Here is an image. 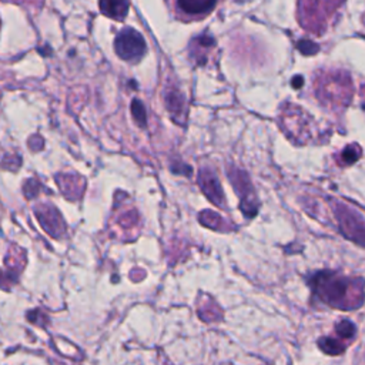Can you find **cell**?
<instances>
[{"label": "cell", "mask_w": 365, "mask_h": 365, "mask_svg": "<svg viewBox=\"0 0 365 365\" xmlns=\"http://www.w3.org/2000/svg\"><path fill=\"white\" fill-rule=\"evenodd\" d=\"M114 48L123 60L137 61L145 53V41L137 30L127 27L117 34Z\"/></svg>", "instance_id": "5b68a950"}, {"label": "cell", "mask_w": 365, "mask_h": 365, "mask_svg": "<svg viewBox=\"0 0 365 365\" xmlns=\"http://www.w3.org/2000/svg\"><path fill=\"white\" fill-rule=\"evenodd\" d=\"M302 86V77L301 76H298V77H294L292 78V87H295V88H299Z\"/></svg>", "instance_id": "9a60e30c"}, {"label": "cell", "mask_w": 365, "mask_h": 365, "mask_svg": "<svg viewBox=\"0 0 365 365\" xmlns=\"http://www.w3.org/2000/svg\"><path fill=\"white\" fill-rule=\"evenodd\" d=\"M230 178H231L232 184L235 185V188L241 192V210H242V212L248 218L255 215L257 211H258V202H257V200L252 194V188L245 191V188L251 187L250 181H248V177L240 170H232V171H230Z\"/></svg>", "instance_id": "52a82bcc"}, {"label": "cell", "mask_w": 365, "mask_h": 365, "mask_svg": "<svg viewBox=\"0 0 365 365\" xmlns=\"http://www.w3.org/2000/svg\"><path fill=\"white\" fill-rule=\"evenodd\" d=\"M344 0H298V21L304 30L322 34L336 17Z\"/></svg>", "instance_id": "7a4b0ae2"}, {"label": "cell", "mask_w": 365, "mask_h": 365, "mask_svg": "<svg viewBox=\"0 0 365 365\" xmlns=\"http://www.w3.org/2000/svg\"><path fill=\"white\" fill-rule=\"evenodd\" d=\"M359 155H361V148L356 144H349L341 153V160H342L341 163L345 165L352 164L359 158Z\"/></svg>", "instance_id": "7c38bea8"}, {"label": "cell", "mask_w": 365, "mask_h": 365, "mask_svg": "<svg viewBox=\"0 0 365 365\" xmlns=\"http://www.w3.org/2000/svg\"><path fill=\"white\" fill-rule=\"evenodd\" d=\"M165 101H167V108L173 111L174 114H181L184 108V98L178 93V90H168L165 94Z\"/></svg>", "instance_id": "8fae6325"}, {"label": "cell", "mask_w": 365, "mask_h": 365, "mask_svg": "<svg viewBox=\"0 0 365 365\" xmlns=\"http://www.w3.org/2000/svg\"><path fill=\"white\" fill-rule=\"evenodd\" d=\"M355 325L348 319H342L335 325L336 334L344 339H351L355 335Z\"/></svg>", "instance_id": "4fadbf2b"}, {"label": "cell", "mask_w": 365, "mask_h": 365, "mask_svg": "<svg viewBox=\"0 0 365 365\" xmlns=\"http://www.w3.org/2000/svg\"><path fill=\"white\" fill-rule=\"evenodd\" d=\"M100 10L115 20H123L128 13V0H98Z\"/></svg>", "instance_id": "9c48e42d"}, {"label": "cell", "mask_w": 365, "mask_h": 365, "mask_svg": "<svg viewBox=\"0 0 365 365\" xmlns=\"http://www.w3.org/2000/svg\"><path fill=\"white\" fill-rule=\"evenodd\" d=\"M318 346L321 348L322 352L328 355H339L345 351V345L334 338L329 336H322L318 339Z\"/></svg>", "instance_id": "30bf717a"}, {"label": "cell", "mask_w": 365, "mask_h": 365, "mask_svg": "<svg viewBox=\"0 0 365 365\" xmlns=\"http://www.w3.org/2000/svg\"><path fill=\"white\" fill-rule=\"evenodd\" d=\"M222 0H165L173 16L182 21L207 17Z\"/></svg>", "instance_id": "277c9868"}, {"label": "cell", "mask_w": 365, "mask_h": 365, "mask_svg": "<svg viewBox=\"0 0 365 365\" xmlns=\"http://www.w3.org/2000/svg\"><path fill=\"white\" fill-rule=\"evenodd\" d=\"M309 284L318 298L331 307L352 309L362 305L359 301H355V298L364 301V282L355 285V279L352 278L342 277L331 271H321L309 278Z\"/></svg>", "instance_id": "6da1fadb"}, {"label": "cell", "mask_w": 365, "mask_h": 365, "mask_svg": "<svg viewBox=\"0 0 365 365\" xmlns=\"http://www.w3.org/2000/svg\"><path fill=\"white\" fill-rule=\"evenodd\" d=\"M319 80V78H318ZM317 96L331 101H348L351 97V80L344 71L327 73L317 81Z\"/></svg>", "instance_id": "3957f363"}, {"label": "cell", "mask_w": 365, "mask_h": 365, "mask_svg": "<svg viewBox=\"0 0 365 365\" xmlns=\"http://www.w3.org/2000/svg\"><path fill=\"white\" fill-rule=\"evenodd\" d=\"M335 215L341 227V232L349 238L351 241H355L361 245H365V220L362 215L356 214L354 210L338 205L335 207Z\"/></svg>", "instance_id": "8992f818"}, {"label": "cell", "mask_w": 365, "mask_h": 365, "mask_svg": "<svg viewBox=\"0 0 365 365\" xmlns=\"http://www.w3.org/2000/svg\"><path fill=\"white\" fill-rule=\"evenodd\" d=\"M198 181H200V185H201L202 191L207 194V197H208L214 204L222 207V204H224V195H222V190H221L220 181H218V178L214 175V173H211V171H208V170H202V171L200 173Z\"/></svg>", "instance_id": "ba28073f"}, {"label": "cell", "mask_w": 365, "mask_h": 365, "mask_svg": "<svg viewBox=\"0 0 365 365\" xmlns=\"http://www.w3.org/2000/svg\"><path fill=\"white\" fill-rule=\"evenodd\" d=\"M131 113L135 118V121L144 127L145 125V110H144V106L141 104L140 100H134L133 104H131Z\"/></svg>", "instance_id": "5bb4252c"}]
</instances>
